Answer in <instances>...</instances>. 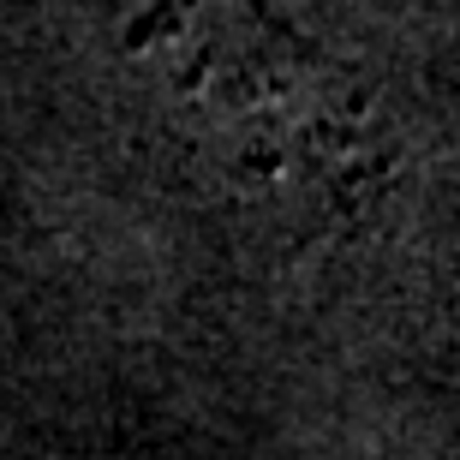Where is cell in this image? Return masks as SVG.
Segmentation results:
<instances>
[{
  "mask_svg": "<svg viewBox=\"0 0 460 460\" xmlns=\"http://www.w3.org/2000/svg\"><path fill=\"white\" fill-rule=\"evenodd\" d=\"M84 78L186 204L275 263L376 245L419 191V132L371 60L275 0H66Z\"/></svg>",
  "mask_w": 460,
  "mask_h": 460,
  "instance_id": "cell-1",
  "label": "cell"
}]
</instances>
